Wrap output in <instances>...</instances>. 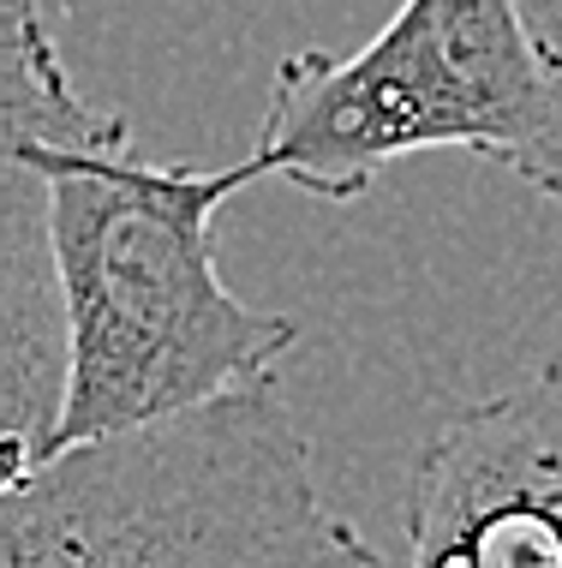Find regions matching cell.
<instances>
[{"instance_id": "5b68a950", "label": "cell", "mask_w": 562, "mask_h": 568, "mask_svg": "<svg viewBox=\"0 0 562 568\" xmlns=\"http://www.w3.org/2000/svg\"><path fill=\"white\" fill-rule=\"evenodd\" d=\"M521 12H527L539 49L551 54V67H556V79H562V0H521Z\"/></svg>"}, {"instance_id": "8992f818", "label": "cell", "mask_w": 562, "mask_h": 568, "mask_svg": "<svg viewBox=\"0 0 562 568\" xmlns=\"http://www.w3.org/2000/svg\"><path fill=\"white\" fill-rule=\"evenodd\" d=\"M527 186H539V192H551V197H562V132H556V144L544 150V162L533 168V180Z\"/></svg>"}, {"instance_id": "7a4b0ae2", "label": "cell", "mask_w": 562, "mask_h": 568, "mask_svg": "<svg viewBox=\"0 0 562 568\" xmlns=\"http://www.w3.org/2000/svg\"><path fill=\"white\" fill-rule=\"evenodd\" d=\"M276 377L60 443L0 485V568H371Z\"/></svg>"}, {"instance_id": "6da1fadb", "label": "cell", "mask_w": 562, "mask_h": 568, "mask_svg": "<svg viewBox=\"0 0 562 568\" xmlns=\"http://www.w3.org/2000/svg\"><path fill=\"white\" fill-rule=\"evenodd\" d=\"M0 144L49 174V240L72 329L67 407L49 449L264 383L294 317L257 312L216 270V210L257 162L186 168L132 150L120 114L90 109L60 60L42 0H0Z\"/></svg>"}, {"instance_id": "277c9868", "label": "cell", "mask_w": 562, "mask_h": 568, "mask_svg": "<svg viewBox=\"0 0 562 568\" xmlns=\"http://www.w3.org/2000/svg\"><path fill=\"white\" fill-rule=\"evenodd\" d=\"M407 562L562 568V359L425 443L407 485Z\"/></svg>"}, {"instance_id": "3957f363", "label": "cell", "mask_w": 562, "mask_h": 568, "mask_svg": "<svg viewBox=\"0 0 562 568\" xmlns=\"http://www.w3.org/2000/svg\"><path fill=\"white\" fill-rule=\"evenodd\" d=\"M562 132V79L521 0H401L366 49L282 54L257 174L347 204L401 156L473 150L533 180Z\"/></svg>"}]
</instances>
